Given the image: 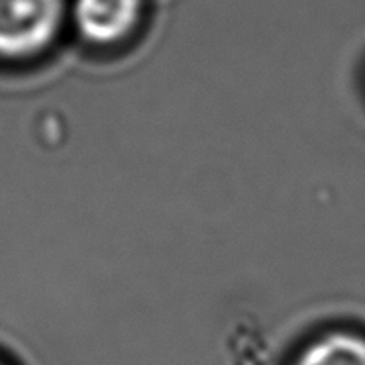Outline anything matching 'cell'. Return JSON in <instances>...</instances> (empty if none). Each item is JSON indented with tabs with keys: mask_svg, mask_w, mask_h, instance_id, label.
<instances>
[{
	"mask_svg": "<svg viewBox=\"0 0 365 365\" xmlns=\"http://www.w3.org/2000/svg\"><path fill=\"white\" fill-rule=\"evenodd\" d=\"M69 22V0H0V63L36 61Z\"/></svg>",
	"mask_w": 365,
	"mask_h": 365,
	"instance_id": "obj_1",
	"label": "cell"
},
{
	"mask_svg": "<svg viewBox=\"0 0 365 365\" xmlns=\"http://www.w3.org/2000/svg\"><path fill=\"white\" fill-rule=\"evenodd\" d=\"M145 18V0H69V22L96 49L120 48L134 38Z\"/></svg>",
	"mask_w": 365,
	"mask_h": 365,
	"instance_id": "obj_2",
	"label": "cell"
},
{
	"mask_svg": "<svg viewBox=\"0 0 365 365\" xmlns=\"http://www.w3.org/2000/svg\"><path fill=\"white\" fill-rule=\"evenodd\" d=\"M291 365H365V334L334 328L307 341Z\"/></svg>",
	"mask_w": 365,
	"mask_h": 365,
	"instance_id": "obj_3",
	"label": "cell"
}]
</instances>
